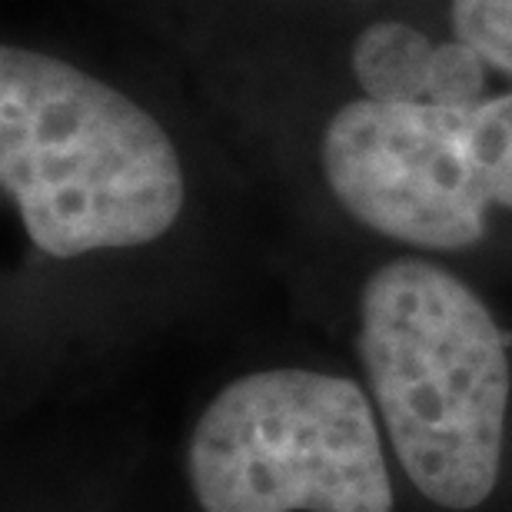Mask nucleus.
<instances>
[{"mask_svg":"<svg viewBox=\"0 0 512 512\" xmlns=\"http://www.w3.org/2000/svg\"><path fill=\"white\" fill-rule=\"evenodd\" d=\"M453 30L512 77V0H453Z\"/></svg>","mask_w":512,"mask_h":512,"instance_id":"7","label":"nucleus"},{"mask_svg":"<svg viewBox=\"0 0 512 512\" xmlns=\"http://www.w3.org/2000/svg\"><path fill=\"white\" fill-rule=\"evenodd\" d=\"M353 74L363 94L380 104H433L439 44L423 30L383 20L356 37Z\"/></svg>","mask_w":512,"mask_h":512,"instance_id":"5","label":"nucleus"},{"mask_svg":"<svg viewBox=\"0 0 512 512\" xmlns=\"http://www.w3.org/2000/svg\"><path fill=\"white\" fill-rule=\"evenodd\" d=\"M336 203L363 227L423 250H466L486 233L489 197L466 137V107L353 100L323 133Z\"/></svg>","mask_w":512,"mask_h":512,"instance_id":"4","label":"nucleus"},{"mask_svg":"<svg viewBox=\"0 0 512 512\" xmlns=\"http://www.w3.org/2000/svg\"><path fill=\"white\" fill-rule=\"evenodd\" d=\"M509 346L486 303L426 260L380 266L360 296V356L389 443L419 493L476 509L493 493L509 409Z\"/></svg>","mask_w":512,"mask_h":512,"instance_id":"2","label":"nucleus"},{"mask_svg":"<svg viewBox=\"0 0 512 512\" xmlns=\"http://www.w3.org/2000/svg\"><path fill=\"white\" fill-rule=\"evenodd\" d=\"M466 137L489 207L512 210V90L466 107Z\"/></svg>","mask_w":512,"mask_h":512,"instance_id":"6","label":"nucleus"},{"mask_svg":"<svg viewBox=\"0 0 512 512\" xmlns=\"http://www.w3.org/2000/svg\"><path fill=\"white\" fill-rule=\"evenodd\" d=\"M203 512H389L383 439L353 380L263 370L233 380L190 439Z\"/></svg>","mask_w":512,"mask_h":512,"instance_id":"3","label":"nucleus"},{"mask_svg":"<svg viewBox=\"0 0 512 512\" xmlns=\"http://www.w3.org/2000/svg\"><path fill=\"white\" fill-rule=\"evenodd\" d=\"M0 180L30 243L57 260L140 247L183 210V167L157 120L67 60L0 50Z\"/></svg>","mask_w":512,"mask_h":512,"instance_id":"1","label":"nucleus"}]
</instances>
